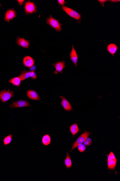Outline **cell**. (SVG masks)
I'll list each match as a JSON object with an SVG mask.
<instances>
[{
	"label": "cell",
	"mask_w": 120,
	"mask_h": 181,
	"mask_svg": "<svg viewBox=\"0 0 120 181\" xmlns=\"http://www.w3.org/2000/svg\"><path fill=\"white\" fill-rule=\"evenodd\" d=\"M46 23L50 25L51 27L53 28L57 32L61 31V24L60 23L59 21L54 18L52 15L46 19Z\"/></svg>",
	"instance_id": "6da1fadb"
},
{
	"label": "cell",
	"mask_w": 120,
	"mask_h": 181,
	"mask_svg": "<svg viewBox=\"0 0 120 181\" xmlns=\"http://www.w3.org/2000/svg\"><path fill=\"white\" fill-rule=\"evenodd\" d=\"M91 134V133L89 132L85 131L79 137L77 140L73 143V146L71 148V151L77 147L79 145L83 143L87 138L89 137Z\"/></svg>",
	"instance_id": "7a4b0ae2"
},
{
	"label": "cell",
	"mask_w": 120,
	"mask_h": 181,
	"mask_svg": "<svg viewBox=\"0 0 120 181\" xmlns=\"http://www.w3.org/2000/svg\"><path fill=\"white\" fill-rule=\"evenodd\" d=\"M14 93L13 91L4 90L0 92V100L3 103L6 102L12 97L14 96Z\"/></svg>",
	"instance_id": "3957f363"
},
{
	"label": "cell",
	"mask_w": 120,
	"mask_h": 181,
	"mask_svg": "<svg viewBox=\"0 0 120 181\" xmlns=\"http://www.w3.org/2000/svg\"><path fill=\"white\" fill-rule=\"evenodd\" d=\"M63 10L70 17L76 20H79L81 18V15L79 13L68 7H62Z\"/></svg>",
	"instance_id": "277c9868"
},
{
	"label": "cell",
	"mask_w": 120,
	"mask_h": 181,
	"mask_svg": "<svg viewBox=\"0 0 120 181\" xmlns=\"http://www.w3.org/2000/svg\"><path fill=\"white\" fill-rule=\"evenodd\" d=\"M22 81L28 79V78L31 77L33 79H35L37 78V74L34 71H22L19 76Z\"/></svg>",
	"instance_id": "5b68a950"
},
{
	"label": "cell",
	"mask_w": 120,
	"mask_h": 181,
	"mask_svg": "<svg viewBox=\"0 0 120 181\" xmlns=\"http://www.w3.org/2000/svg\"><path fill=\"white\" fill-rule=\"evenodd\" d=\"M31 107L29 102L26 100H20L13 101L12 104L9 106L11 108H21L25 107Z\"/></svg>",
	"instance_id": "8992f818"
},
{
	"label": "cell",
	"mask_w": 120,
	"mask_h": 181,
	"mask_svg": "<svg viewBox=\"0 0 120 181\" xmlns=\"http://www.w3.org/2000/svg\"><path fill=\"white\" fill-rule=\"evenodd\" d=\"M25 11L27 13H32L37 11L36 6L33 2L26 1L25 6Z\"/></svg>",
	"instance_id": "52a82bcc"
},
{
	"label": "cell",
	"mask_w": 120,
	"mask_h": 181,
	"mask_svg": "<svg viewBox=\"0 0 120 181\" xmlns=\"http://www.w3.org/2000/svg\"><path fill=\"white\" fill-rule=\"evenodd\" d=\"M60 98L61 99V106L66 111L70 112L73 111L72 107L71 104L69 102L68 100H67L64 96H60Z\"/></svg>",
	"instance_id": "ba28073f"
},
{
	"label": "cell",
	"mask_w": 120,
	"mask_h": 181,
	"mask_svg": "<svg viewBox=\"0 0 120 181\" xmlns=\"http://www.w3.org/2000/svg\"><path fill=\"white\" fill-rule=\"evenodd\" d=\"M53 65L55 69V71L54 72L55 74H58V73H62L63 70L66 67L65 62L64 61H60L53 64Z\"/></svg>",
	"instance_id": "9c48e42d"
},
{
	"label": "cell",
	"mask_w": 120,
	"mask_h": 181,
	"mask_svg": "<svg viewBox=\"0 0 120 181\" xmlns=\"http://www.w3.org/2000/svg\"><path fill=\"white\" fill-rule=\"evenodd\" d=\"M70 60L74 64L76 67H77L78 61V56L77 52H76V50L74 49V45H73L72 47L71 51L70 54Z\"/></svg>",
	"instance_id": "30bf717a"
},
{
	"label": "cell",
	"mask_w": 120,
	"mask_h": 181,
	"mask_svg": "<svg viewBox=\"0 0 120 181\" xmlns=\"http://www.w3.org/2000/svg\"><path fill=\"white\" fill-rule=\"evenodd\" d=\"M16 11L13 9L9 10L6 12L5 16V21L9 22L16 17Z\"/></svg>",
	"instance_id": "8fae6325"
},
{
	"label": "cell",
	"mask_w": 120,
	"mask_h": 181,
	"mask_svg": "<svg viewBox=\"0 0 120 181\" xmlns=\"http://www.w3.org/2000/svg\"><path fill=\"white\" fill-rule=\"evenodd\" d=\"M23 63L25 67L31 68L34 65V61L32 57L30 56H26L23 58Z\"/></svg>",
	"instance_id": "7c38bea8"
},
{
	"label": "cell",
	"mask_w": 120,
	"mask_h": 181,
	"mask_svg": "<svg viewBox=\"0 0 120 181\" xmlns=\"http://www.w3.org/2000/svg\"><path fill=\"white\" fill-rule=\"evenodd\" d=\"M27 95L28 98L33 100L40 101V97L35 91L30 90L27 92Z\"/></svg>",
	"instance_id": "4fadbf2b"
},
{
	"label": "cell",
	"mask_w": 120,
	"mask_h": 181,
	"mask_svg": "<svg viewBox=\"0 0 120 181\" xmlns=\"http://www.w3.org/2000/svg\"><path fill=\"white\" fill-rule=\"evenodd\" d=\"M16 43L19 45L25 48H28L30 46L29 41L23 38H21L19 37L16 40Z\"/></svg>",
	"instance_id": "5bb4252c"
},
{
	"label": "cell",
	"mask_w": 120,
	"mask_h": 181,
	"mask_svg": "<svg viewBox=\"0 0 120 181\" xmlns=\"http://www.w3.org/2000/svg\"><path fill=\"white\" fill-rule=\"evenodd\" d=\"M107 49L108 51L112 54V56H114L118 50V47L116 45L111 43L107 46Z\"/></svg>",
	"instance_id": "9a60e30c"
},
{
	"label": "cell",
	"mask_w": 120,
	"mask_h": 181,
	"mask_svg": "<svg viewBox=\"0 0 120 181\" xmlns=\"http://www.w3.org/2000/svg\"><path fill=\"white\" fill-rule=\"evenodd\" d=\"M69 127L70 128V132H71V134L73 137L79 131H80L77 124L76 123H74L70 125V126H69Z\"/></svg>",
	"instance_id": "2e32d148"
},
{
	"label": "cell",
	"mask_w": 120,
	"mask_h": 181,
	"mask_svg": "<svg viewBox=\"0 0 120 181\" xmlns=\"http://www.w3.org/2000/svg\"><path fill=\"white\" fill-rule=\"evenodd\" d=\"M108 164V169L114 170H115V167L117 162V159H112L110 161H107Z\"/></svg>",
	"instance_id": "e0dca14e"
},
{
	"label": "cell",
	"mask_w": 120,
	"mask_h": 181,
	"mask_svg": "<svg viewBox=\"0 0 120 181\" xmlns=\"http://www.w3.org/2000/svg\"><path fill=\"white\" fill-rule=\"evenodd\" d=\"M21 81V79L19 76L10 79L9 81V82L10 83H11L13 86H15L17 87L20 86Z\"/></svg>",
	"instance_id": "ac0fdd59"
},
{
	"label": "cell",
	"mask_w": 120,
	"mask_h": 181,
	"mask_svg": "<svg viewBox=\"0 0 120 181\" xmlns=\"http://www.w3.org/2000/svg\"><path fill=\"white\" fill-rule=\"evenodd\" d=\"M51 141V139L50 136L48 134H46L43 136L42 139V142L44 146L49 145H50Z\"/></svg>",
	"instance_id": "d6986e66"
},
{
	"label": "cell",
	"mask_w": 120,
	"mask_h": 181,
	"mask_svg": "<svg viewBox=\"0 0 120 181\" xmlns=\"http://www.w3.org/2000/svg\"><path fill=\"white\" fill-rule=\"evenodd\" d=\"M64 164L67 168H70L72 166V162L69 153H67L66 157L64 159Z\"/></svg>",
	"instance_id": "ffe728a7"
},
{
	"label": "cell",
	"mask_w": 120,
	"mask_h": 181,
	"mask_svg": "<svg viewBox=\"0 0 120 181\" xmlns=\"http://www.w3.org/2000/svg\"><path fill=\"white\" fill-rule=\"evenodd\" d=\"M13 136L10 134L6 137L3 139V143L5 145L10 144L12 140Z\"/></svg>",
	"instance_id": "44dd1931"
},
{
	"label": "cell",
	"mask_w": 120,
	"mask_h": 181,
	"mask_svg": "<svg viewBox=\"0 0 120 181\" xmlns=\"http://www.w3.org/2000/svg\"><path fill=\"white\" fill-rule=\"evenodd\" d=\"M86 146L84 144H81L79 145V146H77L78 150L81 152H85L86 150Z\"/></svg>",
	"instance_id": "7402d4cb"
},
{
	"label": "cell",
	"mask_w": 120,
	"mask_h": 181,
	"mask_svg": "<svg viewBox=\"0 0 120 181\" xmlns=\"http://www.w3.org/2000/svg\"><path fill=\"white\" fill-rule=\"evenodd\" d=\"M83 143H84L85 146H90L92 144V140L91 138L88 137Z\"/></svg>",
	"instance_id": "603a6c76"
},
{
	"label": "cell",
	"mask_w": 120,
	"mask_h": 181,
	"mask_svg": "<svg viewBox=\"0 0 120 181\" xmlns=\"http://www.w3.org/2000/svg\"><path fill=\"white\" fill-rule=\"evenodd\" d=\"M116 157H115L114 154L113 153V152H111L109 154V155L108 156V159L107 161H110V160L112 159H116Z\"/></svg>",
	"instance_id": "cb8c5ba5"
},
{
	"label": "cell",
	"mask_w": 120,
	"mask_h": 181,
	"mask_svg": "<svg viewBox=\"0 0 120 181\" xmlns=\"http://www.w3.org/2000/svg\"><path fill=\"white\" fill-rule=\"evenodd\" d=\"M58 2L59 5L61 6L64 5V4L66 3L65 1L64 0H58Z\"/></svg>",
	"instance_id": "d4e9b609"
},
{
	"label": "cell",
	"mask_w": 120,
	"mask_h": 181,
	"mask_svg": "<svg viewBox=\"0 0 120 181\" xmlns=\"http://www.w3.org/2000/svg\"><path fill=\"white\" fill-rule=\"evenodd\" d=\"M107 1V0H98V1L103 7L104 6L105 3Z\"/></svg>",
	"instance_id": "484cf974"
},
{
	"label": "cell",
	"mask_w": 120,
	"mask_h": 181,
	"mask_svg": "<svg viewBox=\"0 0 120 181\" xmlns=\"http://www.w3.org/2000/svg\"><path fill=\"white\" fill-rule=\"evenodd\" d=\"M24 1H24V0H18V1H17L19 3V5H21L22 4H23Z\"/></svg>",
	"instance_id": "4316f807"
},
{
	"label": "cell",
	"mask_w": 120,
	"mask_h": 181,
	"mask_svg": "<svg viewBox=\"0 0 120 181\" xmlns=\"http://www.w3.org/2000/svg\"><path fill=\"white\" fill-rule=\"evenodd\" d=\"M109 1L112 3H116L119 2L120 1L119 0V1H118V0H111V1Z\"/></svg>",
	"instance_id": "83f0119b"
},
{
	"label": "cell",
	"mask_w": 120,
	"mask_h": 181,
	"mask_svg": "<svg viewBox=\"0 0 120 181\" xmlns=\"http://www.w3.org/2000/svg\"><path fill=\"white\" fill-rule=\"evenodd\" d=\"M0 6H1V3H0Z\"/></svg>",
	"instance_id": "f1b7e54d"
}]
</instances>
